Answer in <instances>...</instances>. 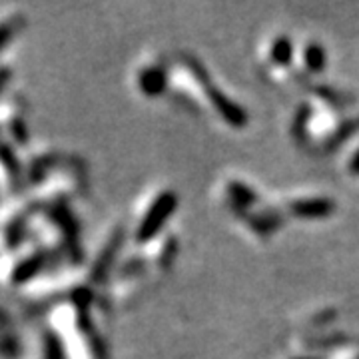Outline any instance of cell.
I'll use <instances>...</instances> for the list:
<instances>
[{"label":"cell","instance_id":"cell-9","mask_svg":"<svg viewBox=\"0 0 359 359\" xmlns=\"http://www.w3.org/2000/svg\"><path fill=\"white\" fill-rule=\"evenodd\" d=\"M134 78H136V88L148 98L158 96L162 90L166 88V70H164V66L158 65V62L140 65Z\"/></svg>","mask_w":359,"mask_h":359},{"label":"cell","instance_id":"cell-14","mask_svg":"<svg viewBox=\"0 0 359 359\" xmlns=\"http://www.w3.org/2000/svg\"><path fill=\"white\" fill-rule=\"evenodd\" d=\"M11 78H13V70L6 65H0V96H2V92L6 90V86H8Z\"/></svg>","mask_w":359,"mask_h":359},{"label":"cell","instance_id":"cell-11","mask_svg":"<svg viewBox=\"0 0 359 359\" xmlns=\"http://www.w3.org/2000/svg\"><path fill=\"white\" fill-rule=\"evenodd\" d=\"M334 210V205L330 200L323 198H316V200H299L292 205V212L297 216H308V218H320L325 216Z\"/></svg>","mask_w":359,"mask_h":359},{"label":"cell","instance_id":"cell-5","mask_svg":"<svg viewBox=\"0 0 359 359\" xmlns=\"http://www.w3.org/2000/svg\"><path fill=\"white\" fill-rule=\"evenodd\" d=\"M36 202L28 196H13L0 205V254L30 240V219Z\"/></svg>","mask_w":359,"mask_h":359},{"label":"cell","instance_id":"cell-10","mask_svg":"<svg viewBox=\"0 0 359 359\" xmlns=\"http://www.w3.org/2000/svg\"><path fill=\"white\" fill-rule=\"evenodd\" d=\"M25 13L20 8H8L0 13V52L13 42L25 26Z\"/></svg>","mask_w":359,"mask_h":359},{"label":"cell","instance_id":"cell-12","mask_svg":"<svg viewBox=\"0 0 359 359\" xmlns=\"http://www.w3.org/2000/svg\"><path fill=\"white\" fill-rule=\"evenodd\" d=\"M323 62H325V56H323V50L318 44H309L306 48V65L311 72H320L323 68Z\"/></svg>","mask_w":359,"mask_h":359},{"label":"cell","instance_id":"cell-13","mask_svg":"<svg viewBox=\"0 0 359 359\" xmlns=\"http://www.w3.org/2000/svg\"><path fill=\"white\" fill-rule=\"evenodd\" d=\"M271 56L276 62H287L292 56V42L290 39H278L273 48H271Z\"/></svg>","mask_w":359,"mask_h":359},{"label":"cell","instance_id":"cell-3","mask_svg":"<svg viewBox=\"0 0 359 359\" xmlns=\"http://www.w3.org/2000/svg\"><path fill=\"white\" fill-rule=\"evenodd\" d=\"M86 186V172L82 162L72 156L58 154L42 178L30 188V198L39 205L68 204Z\"/></svg>","mask_w":359,"mask_h":359},{"label":"cell","instance_id":"cell-15","mask_svg":"<svg viewBox=\"0 0 359 359\" xmlns=\"http://www.w3.org/2000/svg\"><path fill=\"white\" fill-rule=\"evenodd\" d=\"M349 170H351L353 174H359V152L353 156V160L349 162Z\"/></svg>","mask_w":359,"mask_h":359},{"label":"cell","instance_id":"cell-1","mask_svg":"<svg viewBox=\"0 0 359 359\" xmlns=\"http://www.w3.org/2000/svg\"><path fill=\"white\" fill-rule=\"evenodd\" d=\"M96 294L56 302L46 313V330L54 335L65 359H104V349L92 320Z\"/></svg>","mask_w":359,"mask_h":359},{"label":"cell","instance_id":"cell-4","mask_svg":"<svg viewBox=\"0 0 359 359\" xmlns=\"http://www.w3.org/2000/svg\"><path fill=\"white\" fill-rule=\"evenodd\" d=\"M50 262L52 257L32 240L0 254V287L25 290L50 268Z\"/></svg>","mask_w":359,"mask_h":359},{"label":"cell","instance_id":"cell-2","mask_svg":"<svg viewBox=\"0 0 359 359\" xmlns=\"http://www.w3.org/2000/svg\"><path fill=\"white\" fill-rule=\"evenodd\" d=\"M30 240L50 257H65L66 264H80V226L68 204L36 205L30 219Z\"/></svg>","mask_w":359,"mask_h":359},{"label":"cell","instance_id":"cell-6","mask_svg":"<svg viewBox=\"0 0 359 359\" xmlns=\"http://www.w3.org/2000/svg\"><path fill=\"white\" fill-rule=\"evenodd\" d=\"M176 204H178V196L172 190H164V192L158 194L156 198H152V202L146 205V210L142 212L138 224H136V231H134L136 242L138 244L152 242L156 233L162 230L166 219L176 210Z\"/></svg>","mask_w":359,"mask_h":359},{"label":"cell","instance_id":"cell-7","mask_svg":"<svg viewBox=\"0 0 359 359\" xmlns=\"http://www.w3.org/2000/svg\"><path fill=\"white\" fill-rule=\"evenodd\" d=\"M0 134L14 148H26L30 144L26 106L16 96L0 100Z\"/></svg>","mask_w":359,"mask_h":359},{"label":"cell","instance_id":"cell-8","mask_svg":"<svg viewBox=\"0 0 359 359\" xmlns=\"http://www.w3.org/2000/svg\"><path fill=\"white\" fill-rule=\"evenodd\" d=\"M20 182H25L22 160H18L16 148L2 138L0 140V192H11Z\"/></svg>","mask_w":359,"mask_h":359}]
</instances>
